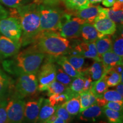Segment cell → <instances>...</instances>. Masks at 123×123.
<instances>
[{"mask_svg": "<svg viewBox=\"0 0 123 123\" xmlns=\"http://www.w3.org/2000/svg\"><path fill=\"white\" fill-rule=\"evenodd\" d=\"M14 9L11 16L19 21L22 29L21 46L33 43L40 33V14L38 5L34 2Z\"/></svg>", "mask_w": 123, "mask_h": 123, "instance_id": "cell-1", "label": "cell"}, {"mask_svg": "<svg viewBox=\"0 0 123 123\" xmlns=\"http://www.w3.org/2000/svg\"><path fill=\"white\" fill-rule=\"evenodd\" d=\"M13 56L12 59L4 61L3 67L7 72L18 76L22 74L36 75L46 55L30 46Z\"/></svg>", "mask_w": 123, "mask_h": 123, "instance_id": "cell-2", "label": "cell"}, {"mask_svg": "<svg viewBox=\"0 0 123 123\" xmlns=\"http://www.w3.org/2000/svg\"><path fill=\"white\" fill-rule=\"evenodd\" d=\"M33 43L35 50L53 58L66 55L71 49L68 39L56 31L40 32Z\"/></svg>", "mask_w": 123, "mask_h": 123, "instance_id": "cell-3", "label": "cell"}, {"mask_svg": "<svg viewBox=\"0 0 123 123\" xmlns=\"http://www.w3.org/2000/svg\"><path fill=\"white\" fill-rule=\"evenodd\" d=\"M40 14V31H57L61 25L62 10L54 5H38Z\"/></svg>", "mask_w": 123, "mask_h": 123, "instance_id": "cell-4", "label": "cell"}, {"mask_svg": "<svg viewBox=\"0 0 123 123\" xmlns=\"http://www.w3.org/2000/svg\"><path fill=\"white\" fill-rule=\"evenodd\" d=\"M38 88V79L35 74H22L18 75L14 94L21 98L33 95Z\"/></svg>", "mask_w": 123, "mask_h": 123, "instance_id": "cell-5", "label": "cell"}, {"mask_svg": "<svg viewBox=\"0 0 123 123\" xmlns=\"http://www.w3.org/2000/svg\"><path fill=\"white\" fill-rule=\"evenodd\" d=\"M53 57L49 56L38 70V90L44 91L51 83L56 80V64L53 62Z\"/></svg>", "mask_w": 123, "mask_h": 123, "instance_id": "cell-6", "label": "cell"}, {"mask_svg": "<svg viewBox=\"0 0 123 123\" xmlns=\"http://www.w3.org/2000/svg\"><path fill=\"white\" fill-rule=\"evenodd\" d=\"M25 103L24 98H19L15 94L7 99V123H22Z\"/></svg>", "mask_w": 123, "mask_h": 123, "instance_id": "cell-7", "label": "cell"}, {"mask_svg": "<svg viewBox=\"0 0 123 123\" xmlns=\"http://www.w3.org/2000/svg\"><path fill=\"white\" fill-rule=\"evenodd\" d=\"M0 34L21 43L22 29L19 21L13 17H7L0 20Z\"/></svg>", "mask_w": 123, "mask_h": 123, "instance_id": "cell-8", "label": "cell"}, {"mask_svg": "<svg viewBox=\"0 0 123 123\" xmlns=\"http://www.w3.org/2000/svg\"><path fill=\"white\" fill-rule=\"evenodd\" d=\"M86 22L84 20L78 17H69L62 24L59 30V33L63 37L67 39H75L80 35L82 25Z\"/></svg>", "mask_w": 123, "mask_h": 123, "instance_id": "cell-9", "label": "cell"}, {"mask_svg": "<svg viewBox=\"0 0 123 123\" xmlns=\"http://www.w3.org/2000/svg\"><path fill=\"white\" fill-rule=\"evenodd\" d=\"M43 98L25 103L22 123H37Z\"/></svg>", "mask_w": 123, "mask_h": 123, "instance_id": "cell-10", "label": "cell"}, {"mask_svg": "<svg viewBox=\"0 0 123 123\" xmlns=\"http://www.w3.org/2000/svg\"><path fill=\"white\" fill-rule=\"evenodd\" d=\"M20 42H15L10 38L0 34V58H8L14 56L19 52Z\"/></svg>", "mask_w": 123, "mask_h": 123, "instance_id": "cell-11", "label": "cell"}, {"mask_svg": "<svg viewBox=\"0 0 123 123\" xmlns=\"http://www.w3.org/2000/svg\"><path fill=\"white\" fill-rule=\"evenodd\" d=\"M74 50L85 58L92 59L96 61H101L97 51L95 42H80L74 47Z\"/></svg>", "mask_w": 123, "mask_h": 123, "instance_id": "cell-12", "label": "cell"}, {"mask_svg": "<svg viewBox=\"0 0 123 123\" xmlns=\"http://www.w3.org/2000/svg\"><path fill=\"white\" fill-rule=\"evenodd\" d=\"M104 115V107L96 103L80 112L79 119L81 121L95 122Z\"/></svg>", "mask_w": 123, "mask_h": 123, "instance_id": "cell-13", "label": "cell"}, {"mask_svg": "<svg viewBox=\"0 0 123 123\" xmlns=\"http://www.w3.org/2000/svg\"><path fill=\"white\" fill-rule=\"evenodd\" d=\"M93 25L98 32L104 35H112L116 31V24L108 17L95 20Z\"/></svg>", "mask_w": 123, "mask_h": 123, "instance_id": "cell-14", "label": "cell"}, {"mask_svg": "<svg viewBox=\"0 0 123 123\" xmlns=\"http://www.w3.org/2000/svg\"><path fill=\"white\" fill-rule=\"evenodd\" d=\"M103 35L98 32L93 24L90 23L86 22L81 26L80 37H81L84 42H95Z\"/></svg>", "mask_w": 123, "mask_h": 123, "instance_id": "cell-15", "label": "cell"}, {"mask_svg": "<svg viewBox=\"0 0 123 123\" xmlns=\"http://www.w3.org/2000/svg\"><path fill=\"white\" fill-rule=\"evenodd\" d=\"M101 6L100 5H90L87 8L78 10L76 15L77 17L86 20L87 22L93 24L95 18L99 14Z\"/></svg>", "mask_w": 123, "mask_h": 123, "instance_id": "cell-16", "label": "cell"}, {"mask_svg": "<svg viewBox=\"0 0 123 123\" xmlns=\"http://www.w3.org/2000/svg\"><path fill=\"white\" fill-rule=\"evenodd\" d=\"M58 107H54L51 105L48 99H43L37 123H46Z\"/></svg>", "mask_w": 123, "mask_h": 123, "instance_id": "cell-17", "label": "cell"}, {"mask_svg": "<svg viewBox=\"0 0 123 123\" xmlns=\"http://www.w3.org/2000/svg\"><path fill=\"white\" fill-rule=\"evenodd\" d=\"M100 58L105 67L106 73L117 64H123V57L117 55L112 50L103 54Z\"/></svg>", "mask_w": 123, "mask_h": 123, "instance_id": "cell-18", "label": "cell"}, {"mask_svg": "<svg viewBox=\"0 0 123 123\" xmlns=\"http://www.w3.org/2000/svg\"><path fill=\"white\" fill-rule=\"evenodd\" d=\"M107 17L113 21L115 24L123 25V4L116 1L111 8L107 9Z\"/></svg>", "mask_w": 123, "mask_h": 123, "instance_id": "cell-19", "label": "cell"}, {"mask_svg": "<svg viewBox=\"0 0 123 123\" xmlns=\"http://www.w3.org/2000/svg\"><path fill=\"white\" fill-rule=\"evenodd\" d=\"M86 71L93 81H97L101 79L107 73L101 61H95L93 63L90 67L86 68Z\"/></svg>", "mask_w": 123, "mask_h": 123, "instance_id": "cell-20", "label": "cell"}, {"mask_svg": "<svg viewBox=\"0 0 123 123\" xmlns=\"http://www.w3.org/2000/svg\"><path fill=\"white\" fill-rule=\"evenodd\" d=\"M97 51L100 57L103 54L112 50V38L111 35H105L99 38L95 42Z\"/></svg>", "mask_w": 123, "mask_h": 123, "instance_id": "cell-21", "label": "cell"}, {"mask_svg": "<svg viewBox=\"0 0 123 123\" xmlns=\"http://www.w3.org/2000/svg\"><path fill=\"white\" fill-rule=\"evenodd\" d=\"M55 59L56 60L57 64L61 66L63 70L71 78H75L81 75V74L76 70L67 61L66 56H60L59 57L55 58Z\"/></svg>", "mask_w": 123, "mask_h": 123, "instance_id": "cell-22", "label": "cell"}, {"mask_svg": "<svg viewBox=\"0 0 123 123\" xmlns=\"http://www.w3.org/2000/svg\"><path fill=\"white\" fill-rule=\"evenodd\" d=\"M96 96L90 90L83 92L80 93L79 99L80 103V112H82L90 106L96 104Z\"/></svg>", "mask_w": 123, "mask_h": 123, "instance_id": "cell-23", "label": "cell"}, {"mask_svg": "<svg viewBox=\"0 0 123 123\" xmlns=\"http://www.w3.org/2000/svg\"><path fill=\"white\" fill-rule=\"evenodd\" d=\"M85 87V79L82 74L79 76L74 78L68 88L73 96H78L81 92H84Z\"/></svg>", "mask_w": 123, "mask_h": 123, "instance_id": "cell-24", "label": "cell"}, {"mask_svg": "<svg viewBox=\"0 0 123 123\" xmlns=\"http://www.w3.org/2000/svg\"><path fill=\"white\" fill-rule=\"evenodd\" d=\"M63 105L73 117L76 116L79 114L80 110L79 95L72 97L68 100L63 104Z\"/></svg>", "mask_w": 123, "mask_h": 123, "instance_id": "cell-25", "label": "cell"}, {"mask_svg": "<svg viewBox=\"0 0 123 123\" xmlns=\"http://www.w3.org/2000/svg\"><path fill=\"white\" fill-rule=\"evenodd\" d=\"M108 89L105 77H103L98 80L93 81L90 91L96 96V98H101L103 93Z\"/></svg>", "mask_w": 123, "mask_h": 123, "instance_id": "cell-26", "label": "cell"}, {"mask_svg": "<svg viewBox=\"0 0 123 123\" xmlns=\"http://www.w3.org/2000/svg\"><path fill=\"white\" fill-rule=\"evenodd\" d=\"M72 97H73V95H71L69 90L68 92H64V93L50 95L49 96V99L48 100L51 105L54 107H58L68 100Z\"/></svg>", "mask_w": 123, "mask_h": 123, "instance_id": "cell-27", "label": "cell"}, {"mask_svg": "<svg viewBox=\"0 0 123 123\" xmlns=\"http://www.w3.org/2000/svg\"><path fill=\"white\" fill-rule=\"evenodd\" d=\"M11 80L0 70V98L7 97L11 88Z\"/></svg>", "mask_w": 123, "mask_h": 123, "instance_id": "cell-28", "label": "cell"}, {"mask_svg": "<svg viewBox=\"0 0 123 123\" xmlns=\"http://www.w3.org/2000/svg\"><path fill=\"white\" fill-rule=\"evenodd\" d=\"M70 63L80 73L84 70V64L85 58L79 54H70L68 56H66Z\"/></svg>", "mask_w": 123, "mask_h": 123, "instance_id": "cell-29", "label": "cell"}, {"mask_svg": "<svg viewBox=\"0 0 123 123\" xmlns=\"http://www.w3.org/2000/svg\"><path fill=\"white\" fill-rule=\"evenodd\" d=\"M104 77L108 87H115L120 83H123V73L120 74L112 69L108 71Z\"/></svg>", "mask_w": 123, "mask_h": 123, "instance_id": "cell-30", "label": "cell"}, {"mask_svg": "<svg viewBox=\"0 0 123 123\" xmlns=\"http://www.w3.org/2000/svg\"><path fill=\"white\" fill-rule=\"evenodd\" d=\"M104 115L107 118L108 123H123V112L104 108Z\"/></svg>", "mask_w": 123, "mask_h": 123, "instance_id": "cell-31", "label": "cell"}, {"mask_svg": "<svg viewBox=\"0 0 123 123\" xmlns=\"http://www.w3.org/2000/svg\"><path fill=\"white\" fill-rule=\"evenodd\" d=\"M66 7L71 10H80L88 7L90 5L88 0H64Z\"/></svg>", "mask_w": 123, "mask_h": 123, "instance_id": "cell-32", "label": "cell"}, {"mask_svg": "<svg viewBox=\"0 0 123 123\" xmlns=\"http://www.w3.org/2000/svg\"><path fill=\"white\" fill-rule=\"evenodd\" d=\"M74 78H71L63 70L59 64H56V80L69 87Z\"/></svg>", "mask_w": 123, "mask_h": 123, "instance_id": "cell-33", "label": "cell"}, {"mask_svg": "<svg viewBox=\"0 0 123 123\" xmlns=\"http://www.w3.org/2000/svg\"><path fill=\"white\" fill-rule=\"evenodd\" d=\"M46 90L48 91L49 96H50L53 94H58L68 92L69 88L68 87L63 85L59 81L55 80L48 86Z\"/></svg>", "mask_w": 123, "mask_h": 123, "instance_id": "cell-34", "label": "cell"}, {"mask_svg": "<svg viewBox=\"0 0 123 123\" xmlns=\"http://www.w3.org/2000/svg\"><path fill=\"white\" fill-rule=\"evenodd\" d=\"M112 51L123 58V33L117 35L112 39Z\"/></svg>", "mask_w": 123, "mask_h": 123, "instance_id": "cell-35", "label": "cell"}, {"mask_svg": "<svg viewBox=\"0 0 123 123\" xmlns=\"http://www.w3.org/2000/svg\"><path fill=\"white\" fill-rule=\"evenodd\" d=\"M102 98L107 102L110 101H123V97L116 90H107L102 96Z\"/></svg>", "mask_w": 123, "mask_h": 123, "instance_id": "cell-36", "label": "cell"}, {"mask_svg": "<svg viewBox=\"0 0 123 123\" xmlns=\"http://www.w3.org/2000/svg\"><path fill=\"white\" fill-rule=\"evenodd\" d=\"M32 2L33 0H0V3L11 8H18Z\"/></svg>", "mask_w": 123, "mask_h": 123, "instance_id": "cell-37", "label": "cell"}, {"mask_svg": "<svg viewBox=\"0 0 123 123\" xmlns=\"http://www.w3.org/2000/svg\"><path fill=\"white\" fill-rule=\"evenodd\" d=\"M54 114L57 117L62 119L67 123H70L72 120L73 117H72L68 113V111L66 110L64 106L62 104L59 106L55 111Z\"/></svg>", "mask_w": 123, "mask_h": 123, "instance_id": "cell-38", "label": "cell"}, {"mask_svg": "<svg viewBox=\"0 0 123 123\" xmlns=\"http://www.w3.org/2000/svg\"><path fill=\"white\" fill-rule=\"evenodd\" d=\"M7 102L6 97L0 98V123H7Z\"/></svg>", "mask_w": 123, "mask_h": 123, "instance_id": "cell-39", "label": "cell"}, {"mask_svg": "<svg viewBox=\"0 0 123 123\" xmlns=\"http://www.w3.org/2000/svg\"><path fill=\"white\" fill-rule=\"evenodd\" d=\"M104 108L111 109L116 111L123 112V101H110L107 102Z\"/></svg>", "mask_w": 123, "mask_h": 123, "instance_id": "cell-40", "label": "cell"}, {"mask_svg": "<svg viewBox=\"0 0 123 123\" xmlns=\"http://www.w3.org/2000/svg\"><path fill=\"white\" fill-rule=\"evenodd\" d=\"M64 0H33V2L37 5H55Z\"/></svg>", "mask_w": 123, "mask_h": 123, "instance_id": "cell-41", "label": "cell"}, {"mask_svg": "<svg viewBox=\"0 0 123 123\" xmlns=\"http://www.w3.org/2000/svg\"><path fill=\"white\" fill-rule=\"evenodd\" d=\"M9 15V12L7 10H6L0 3V20L7 17Z\"/></svg>", "mask_w": 123, "mask_h": 123, "instance_id": "cell-42", "label": "cell"}, {"mask_svg": "<svg viewBox=\"0 0 123 123\" xmlns=\"http://www.w3.org/2000/svg\"><path fill=\"white\" fill-rule=\"evenodd\" d=\"M116 2V0H103L102 4L106 7H112Z\"/></svg>", "mask_w": 123, "mask_h": 123, "instance_id": "cell-43", "label": "cell"}, {"mask_svg": "<svg viewBox=\"0 0 123 123\" xmlns=\"http://www.w3.org/2000/svg\"><path fill=\"white\" fill-rule=\"evenodd\" d=\"M111 69L116 71L117 73L120 74H121L123 73V64H117Z\"/></svg>", "mask_w": 123, "mask_h": 123, "instance_id": "cell-44", "label": "cell"}, {"mask_svg": "<svg viewBox=\"0 0 123 123\" xmlns=\"http://www.w3.org/2000/svg\"><path fill=\"white\" fill-rule=\"evenodd\" d=\"M116 87V91H117L121 95H123V84L120 83L119 84L115 86Z\"/></svg>", "mask_w": 123, "mask_h": 123, "instance_id": "cell-45", "label": "cell"}, {"mask_svg": "<svg viewBox=\"0 0 123 123\" xmlns=\"http://www.w3.org/2000/svg\"><path fill=\"white\" fill-rule=\"evenodd\" d=\"M51 123H67L65 121L63 120L62 119L59 117H56V119L54 120L53 122Z\"/></svg>", "mask_w": 123, "mask_h": 123, "instance_id": "cell-46", "label": "cell"}, {"mask_svg": "<svg viewBox=\"0 0 123 123\" xmlns=\"http://www.w3.org/2000/svg\"><path fill=\"white\" fill-rule=\"evenodd\" d=\"M103 0H88V2L90 4H96L101 2Z\"/></svg>", "mask_w": 123, "mask_h": 123, "instance_id": "cell-47", "label": "cell"}, {"mask_svg": "<svg viewBox=\"0 0 123 123\" xmlns=\"http://www.w3.org/2000/svg\"><path fill=\"white\" fill-rule=\"evenodd\" d=\"M116 1L120 2L121 4H123V0H116Z\"/></svg>", "mask_w": 123, "mask_h": 123, "instance_id": "cell-48", "label": "cell"}]
</instances>
